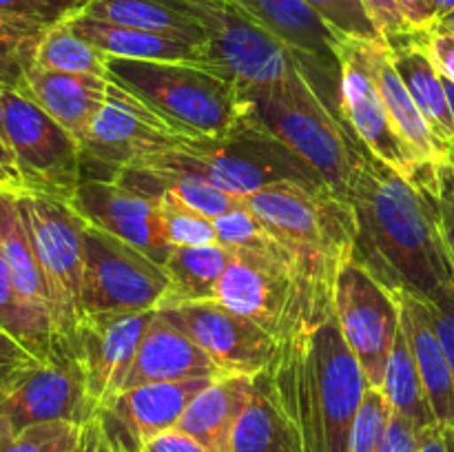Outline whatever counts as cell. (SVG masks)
<instances>
[{
    "label": "cell",
    "instance_id": "1",
    "mask_svg": "<svg viewBox=\"0 0 454 452\" xmlns=\"http://www.w3.org/2000/svg\"><path fill=\"white\" fill-rule=\"evenodd\" d=\"M437 164L415 177L390 168L359 144L348 189L362 261L390 291L430 300L454 277V264L437 220Z\"/></svg>",
    "mask_w": 454,
    "mask_h": 452
},
{
    "label": "cell",
    "instance_id": "2",
    "mask_svg": "<svg viewBox=\"0 0 454 452\" xmlns=\"http://www.w3.org/2000/svg\"><path fill=\"white\" fill-rule=\"evenodd\" d=\"M266 370L300 428L304 452H348L350 430L368 384L341 335L335 306L300 315L278 337Z\"/></svg>",
    "mask_w": 454,
    "mask_h": 452
},
{
    "label": "cell",
    "instance_id": "3",
    "mask_svg": "<svg viewBox=\"0 0 454 452\" xmlns=\"http://www.w3.org/2000/svg\"><path fill=\"white\" fill-rule=\"evenodd\" d=\"M248 208L291 257L304 308H333L337 275L355 255L357 239L348 199L326 186L286 182L248 195Z\"/></svg>",
    "mask_w": 454,
    "mask_h": 452
},
{
    "label": "cell",
    "instance_id": "4",
    "mask_svg": "<svg viewBox=\"0 0 454 452\" xmlns=\"http://www.w3.org/2000/svg\"><path fill=\"white\" fill-rule=\"evenodd\" d=\"M106 78L186 136H224L251 122L247 89L207 65L109 56Z\"/></svg>",
    "mask_w": 454,
    "mask_h": 452
},
{
    "label": "cell",
    "instance_id": "5",
    "mask_svg": "<svg viewBox=\"0 0 454 452\" xmlns=\"http://www.w3.org/2000/svg\"><path fill=\"white\" fill-rule=\"evenodd\" d=\"M247 96L253 105V122L309 164L331 193L348 199L359 142L313 78L300 75L286 84L247 89Z\"/></svg>",
    "mask_w": 454,
    "mask_h": 452
},
{
    "label": "cell",
    "instance_id": "6",
    "mask_svg": "<svg viewBox=\"0 0 454 452\" xmlns=\"http://www.w3.org/2000/svg\"><path fill=\"white\" fill-rule=\"evenodd\" d=\"M136 167H171L215 182L233 195L257 193L275 184L324 186L313 168L260 124L247 122L215 137L186 136L173 149L155 153Z\"/></svg>",
    "mask_w": 454,
    "mask_h": 452
},
{
    "label": "cell",
    "instance_id": "7",
    "mask_svg": "<svg viewBox=\"0 0 454 452\" xmlns=\"http://www.w3.org/2000/svg\"><path fill=\"white\" fill-rule=\"evenodd\" d=\"M47 288L58 353L78 350L84 310V224L69 202L38 193L16 195Z\"/></svg>",
    "mask_w": 454,
    "mask_h": 452
},
{
    "label": "cell",
    "instance_id": "8",
    "mask_svg": "<svg viewBox=\"0 0 454 452\" xmlns=\"http://www.w3.org/2000/svg\"><path fill=\"white\" fill-rule=\"evenodd\" d=\"M204 31L208 66L244 89L275 87L309 75L301 58L235 0H167Z\"/></svg>",
    "mask_w": 454,
    "mask_h": 452
},
{
    "label": "cell",
    "instance_id": "9",
    "mask_svg": "<svg viewBox=\"0 0 454 452\" xmlns=\"http://www.w3.org/2000/svg\"><path fill=\"white\" fill-rule=\"evenodd\" d=\"M171 292L164 264L133 244L84 224V310L87 317L160 310Z\"/></svg>",
    "mask_w": 454,
    "mask_h": 452
},
{
    "label": "cell",
    "instance_id": "10",
    "mask_svg": "<svg viewBox=\"0 0 454 452\" xmlns=\"http://www.w3.org/2000/svg\"><path fill=\"white\" fill-rule=\"evenodd\" d=\"M4 142L29 193L71 202L82 182V146L34 100L4 89Z\"/></svg>",
    "mask_w": 454,
    "mask_h": 452
},
{
    "label": "cell",
    "instance_id": "11",
    "mask_svg": "<svg viewBox=\"0 0 454 452\" xmlns=\"http://www.w3.org/2000/svg\"><path fill=\"white\" fill-rule=\"evenodd\" d=\"M372 43L377 40L341 38L340 56V93L337 105L346 129L355 140L406 177H415L428 164H421L395 129L386 102L377 84L372 66ZM386 43V40H384Z\"/></svg>",
    "mask_w": 454,
    "mask_h": 452
},
{
    "label": "cell",
    "instance_id": "12",
    "mask_svg": "<svg viewBox=\"0 0 454 452\" xmlns=\"http://www.w3.org/2000/svg\"><path fill=\"white\" fill-rule=\"evenodd\" d=\"M333 306L341 335L357 357L366 384L381 388L402 326L397 297L362 261L350 257L337 275Z\"/></svg>",
    "mask_w": 454,
    "mask_h": 452
},
{
    "label": "cell",
    "instance_id": "13",
    "mask_svg": "<svg viewBox=\"0 0 454 452\" xmlns=\"http://www.w3.org/2000/svg\"><path fill=\"white\" fill-rule=\"evenodd\" d=\"M184 137L186 133L177 131L133 93L109 80L105 106L82 144V171L98 164L114 177L120 168L136 167L151 155L173 149Z\"/></svg>",
    "mask_w": 454,
    "mask_h": 452
},
{
    "label": "cell",
    "instance_id": "14",
    "mask_svg": "<svg viewBox=\"0 0 454 452\" xmlns=\"http://www.w3.org/2000/svg\"><path fill=\"white\" fill-rule=\"evenodd\" d=\"M213 300L253 319L275 339L304 310L301 288L291 261L251 251H233V260L226 266Z\"/></svg>",
    "mask_w": 454,
    "mask_h": 452
},
{
    "label": "cell",
    "instance_id": "15",
    "mask_svg": "<svg viewBox=\"0 0 454 452\" xmlns=\"http://www.w3.org/2000/svg\"><path fill=\"white\" fill-rule=\"evenodd\" d=\"M100 406L91 397L80 357L58 353L49 362L31 368L0 399V430L18 433L27 425L47 421L87 424Z\"/></svg>",
    "mask_w": 454,
    "mask_h": 452
},
{
    "label": "cell",
    "instance_id": "16",
    "mask_svg": "<svg viewBox=\"0 0 454 452\" xmlns=\"http://www.w3.org/2000/svg\"><path fill=\"white\" fill-rule=\"evenodd\" d=\"M160 313L189 335L226 375H257L270 366L278 339L253 319L215 300L180 301Z\"/></svg>",
    "mask_w": 454,
    "mask_h": 452
},
{
    "label": "cell",
    "instance_id": "17",
    "mask_svg": "<svg viewBox=\"0 0 454 452\" xmlns=\"http://www.w3.org/2000/svg\"><path fill=\"white\" fill-rule=\"evenodd\" d=\"M211 381V377H198L122 390L106 399L98 415L120 452H142L155 437L180 424L189 403Z\"/></svg>",
    "mask_w": 454,
    "mask_h": 452
},
{
    "label": "cell",
    "instance_id": "18",
    "mask_svg": "<svg viewBox=\"0 0 454 452\" xmlns=\"http://www.w3.org/2000/svg\"><path fill=\"white\" fill-rule=\"evenodd\" d=\"M69 204L87 224L133 244L160 264L171 255L173 246L164 235L162 211L155 198L106 177H82Z\"/></svg>",
    "mask_w": 454,
    "mask_h": 452
},
{
    "label": "cell",
    "instance_id": "19",
    "mask_svg": "<svg viewBox=\"0 0 454 452\" xmlns=\"http://www.w3.org/2000/svg\"><path fill=\"white\" fill-rule=\"evenodd\" d=\"M266 29L282 38L304 62L328 105L340 113V56L337 49L344 35L326 25L304 0H235Z\"/></svg>",
    "mask_w": 454,
    "mask_h": 452
},
{
    "label": "cell",
    "instance_id": "20",
    "mask_svg": "<svg viewBox=\"0 0 454 452\" xmlns=\"http://www.w3.org/2000/svg\"><path fill=\"white\" fill-rule=\"evenodd\" d=\"M158 310L114 313L87 317L80 331L78 350L87 386L98 406L122 390L137 348Z\"/></svg>",
    "mask_w": 454,
    "mask_h": 452
},
{
    "label": "cell",
    "instance_id": "21",
    "mask_svg": "<svg viewBox=\"0 0 454 452\" xmlns=\"http://www.w3.org/2000/svg\"><path fill=\"white\" fill-rule=\"evenodd\" d=\"M226 372L158 310L151 322L133 366L124 379L122 390L146 384H167V381L198 379V377H224ZM120 390V393H122Z\"/></svg>",
    "mask_w": 454,
    "mask_h": 452
},
{
    "label": "cell",
    "instance_id": "22",
    "mask_svg": "<svg viewBox=\"0 0 454 452\" xmlns=\"http://www.w3.org/2000/svg\"><path fill=\"white\" fill-rule=\"evenodd\" d=\"M395 297L434 421L443 428H454V372L434 326L428 300L411 291H397Z\"/></svg>",
    "mask_w": 454,
    "mask_h": 452
},
{
    "label": "cell",
    "instance_id": "23",
    "mask_svg": "<svg viewBox=\"0 0 454 452\" xmlns=\"http://www.w3.org/2000/svg\"><path fill=\"white\" fill-rule=\"evenodd\" d=\"M18 93L34 100L44 113L62 124L82 146L91 131L93 120L106 102L109 78L58 74V71L31 66Z\"/></svg>",
    "mask_w": 454,
    "mask_h": 452
},
{
    "label": "cell",
    "instance_id": "24",
    "mask_svg": "<svg viewBox=\"0 0 454 452\" xmlns=\"http://www.w3.org/2000/svg\"><path fill=\"white\" fill-rule=\"evenodd\" d=\"M253 377L224 375L213 379L189 403L176 430L189 434L207 452H233L235 428L251 401Z\"/></svg>",
    "mask_w": 454,
    "mask_h": 452
},
{
    "label": "cell",
    "instance_id": "25",
    "mask_svg": "<svg viewBox=\"0 0 454 452\" xmlns=\"http://www.w3.org/2000/svg\"><path fill=\"white\" fill-rule=\"evenodd\" d=\"M67 25L96 44L111 58H129V60H158V62H195L208 66V53L204 44L189 40L168 38V35L151 34V31L133 29V27L114 25L89 13L78 12L67 18Z\"/></svg>",
    "mask_w": 454,
    "mask_h": 452
},
{
    "label": "cell",
    "instance_id": "26",
    "mask_svg": "<svg viewBox=\"0 0 454 452\" xmlns=\"http://www.w3.org/2000/svg\"><path fill=\"white\" fill-rule=\"evenodd\" d=\"M388 49L399 78L406 84L415 105L419 106L430 131L434 133V137L443 146H448L454 142L450 100H448L442 71L437 69L430 53L426 51L424 43H421V34L412 31V34L402 35V38L388 43Z\"/></svg>",
    "mask_w": 454,
    "mask_h": 452
},
{
    "label": "cell",
    "instance_id": "27",
    "mask_svg": "<svg viewBox=\"0 0 454 452\" xmlns=\"http://www.w3.org/2000/svg\"><path fill=\"white\" fill-rule=\"evenodd\" d=\"M233 452H304L300 428L284 408L269 370L253 377V393L233 434Z\"/></svg>",
    "mask_w": 454,
    "mask_h": 452
},
{
    "label": "cell",
    "instance_id": "28",
    "mask_svg": "<svg viewBox=\"0 0 454 452\" xmlns=\"http://www.w3.org/2000/svg\"><path fill=\"white\" fill-rule=\"evenodd\" d=\"M372 66H375L381 97H384L386 109H388L399 136L411 146V151L421 164H442L446 158V146L430 131L419 106L415 105L406 84L399 78L393 58H390L388 43H384V40L372 43Z\"/></svg>",
    "mask_w": 454,
    "mask_h": 452
},
{
    "label": "cell",
    "instance_id": "29",
    "mask_svg": "<svg viewBox=\"0 0 454 452\" xmlns=\"http://www.w3.org/2000/svg\"><path fill=\"white\" fill-rule=\"evenodd\" d=\"M0 255H3L9 273H12L13 284H16L22 300L35 313L51 322L43 270H40L38 257H35L25 222H22L16 195L12 193H4L0 199Z\"/></svg>",
    "mask_w": 454,
    "mask_h": 452
},
{
    "label": "cell",
    "instance_id": "30",
    "mask_svg": "<svg viewBox=\"0 0 454 452\" xmlns=\"http://www.w3.org/2000/svg\"><path fill=\"white\" fill-rule=\"evenodd\" d=\"M82 12L114 25L133 27L207 47L204 31L198 22L167 0H91Z\"/></svg>",
    "mask_w": 454,
    "mask_h": 452
},
{
    "label": "cell",
    "instance_id": "31",
    "mask_svg": "<svg viewBox=\"0 0 454 452\" xmlns=\"http://www.w3.org/2000/svg\"><path fill=\"white\" fill-rule=\"evenodd\" d=\"M231 260L233 251L222 244L173 248L164 260V269L171 277V292L160 308L180 301L213 300Z\"/></svg>",
    "mask_w": 454,
    "mask_h": 452
},
{
    "label": "cell",
    "instance_id": "32",
    "mask_svg": "<svg viewBox=\"0 0 454 452\" xmlns=\"http://www.w3.org/2000/svg\"><path fill=\"white\" fill-rule=\"evenodd\" d=\"M381 390L388 397L395 415L406 417L408 421L417 425V430L437 424L403 326H399L397 337H395Z\"/></svg>",
    "mask_w": 454,
    "mask_h": 452
},
{
    "label": "cell",
    "instance_id": "33",
    "mask_svg": "<svg viewBox=\"0 0 454 452\" xmlns=\"http://www.w3.org/2000/svg\"><path fill=\"white\" fill-rule=\"evenodd\" d=\"M0 328L25 346L40 362H49L58 355L56 335L47 317L35 313L20 297L12 273L0 255Z\"/></svg>",
    "mask_w": 454,
    "mask_h": 452
},
{
    "label": "cell",
    "instance_id": "34",
    "mask_svg": "<svg viewBox=\"0 0 454 452\" xmlns=\"http://www.w3.org/2000/svg\"><path fill=\"white\" fill-rule=\"evenodd\" d=\"M106 65L109 56L96 44L75 34L65 20L51 25L43 35L35 65L40 69L58 71V74H78V75H100L106 78Z\"/></svg>",
    "mask_w": 454,
    "mask_h": 452
},
{
    "label": "cell",
    "instance_id": "35",
    "mask_svg": "<svg viewBox=\"0 0 454 452\" xmlns=\"http://www.w3.org/2000/svg\"><path fill=\"white\" fill-rule=\"evenodd\" d=\"M47 25L0 13V87L18 91L35 65Z\"/></svg>",
    "mask_w": 454,
    "mask_h": 452
},
{
    "label": "cell",
    "instance_id": "36",
    "mask_svg": "<svg viewBox=\"0 0 454 452\" xmlns=\"http://www.w3.org/2000/svg\"><path fill=\"white\" fill-rule=\"evenodd\" d=\"M213 224H215L217 244L231 248V251L262 253V255L284 257V260L291 261L282 244L270 235V230L262 224L260 217L248 208V199L242 207L215 217Z\"/></svg>",
    "mask_w": 454,
    "mask_h": 452
},
{
    "label": "cell",
    "instance_id": "37",
    "mask_svg": "<svg viewBox=\"0 0 454 452\" xmlns=\"http://www.w3.org/2000/svg\"><path fill=\"white\" fill-rule=\"evenodd\" d=\"M155 199L160 202V211H162L164 235L173 248L217 244L215 224L211 217L202 215L171 193H162Z\"/></svg>",
    "mask_w": 454,
    "mask_h": 452
},
{
    "label": "cell",
    "instance_id": "38",
    "mask_svg": "<svg viewBox=\"0 0 454 452\" xmlns=\"http://www.w3.org/2000/svg\"><path fill=\"white\" fill-rule=\"evenodd\" d=\"M80 430L82 425L71 421H47L18 433L0 430V452H74Z\"/></svg>",
    "mask_w": 454,
    "mask_h": 452
},
{
    "label": "cell",
    "instance_id": "39",
    "mask_svg": "<svg viewBox=\"0 0 454 452\" xmlns=\"http://www.w3.org/2000/svg\"><path fill=\"white\" fill-rule=\"evenodd\" d=\"M393 415V406L384 390L368 386L350 430L348 452H381Z\"/></svg>",
    "mask_w": 454,
    "mask_h": 452
},
{
    "label": "cell",
    "instance_id": "40",
    "mask_svg": "<svg viewBox=\"0 0 454 452\" xmlns=\"http://www.w3.org/2000/svg\"><path fill=\"white\" fill-rule=\"evenodd\" d=\"M304 3L344 38L384 40L368 18L362 0H304Z\"/></svg>",
    "mask_w": 454,
    "mask_h": 452
},
{
    "label": "cell",
    "instance_id": "41",
    "mask_svg": "<svg viewBox=\"0 0 454 452\" xmlns=\"http://www.w3.org/2000/svg\"><path fill=\"white\" fill-rule=\"evenodd\" d=\"M0 13L51 27L78 13V9L67 4L65 0H0Z\"/></svg>",
    "mask_w": 454,
    "mask_h": 452
},
{
    "label": "cell",
    "instance_id": "42",
    "mask_svg": "<svg viewBox=\"0 0 454 452\" xmlns=\"http://www.w3.org/2000/svg\"><path fill=\"white\" fill-rule=\"evenodd\" d=\"M38 357L29 353L22 344H18L12 335L0 328V386L12 390L31 368L40 366Z\"/></svg>",
    "mask_w": 454,
    "mask_h": 452
},
{
    "label": "cell",
    "instance_id": "43",
    "mask_svg": "<svg viewBox=\"0 0 454 452\" xmlns=\"http://www.w3.org/2000/svg\"><path fill=\"white\" fill-rule=\"evenodd\" d=\"M362 4L386 43L412 34L397 0H362Z\"/></svg>",
    "mask_w": 454,
    "mask_h": 452
},
{
    "label": "cell",
    "instance_id": "44",
    "mask_svg": "<svg viewBox=\"0 0 454 452\" xmlns=\"http://www.w3.org/2000/svg\"><path fill=\"white\" fill-rule=\"evenodd\" d=\"M428 304L430 310H433L434 326H437V332L442 337V344L446 348L454 372V277L437 295L430 297Z\"/></svg>",
    "mask_w": 454,
    "mask_h": 452
},
{
    "label": "cell",
    "instance_id": "45",
    "mask_svg": "<svg viewBox=\"0 0 454 452\" xmlns=\"http://www.w3.org/2000/svg\"><path fill=\"white\" fill-rule=\"evenodd\" d=\"M419 34L426 51L430 53L443 78L454 82V34L439 29V27H430V29L419 31Z\"/></svg>",
    "mask_w": 454,
    "mask_h": 452
},
{
    "label": "cell",
    "instance_id": "46",
    "mask_svg": "<svg viewBox=\"0 0 454 452\" xmlns=\"http://www.w3.org/2000/svg\"><path fill=\"white\" fill-rule=\"evenodd\" d=\"M417 443H419L417 425L408 421L406 417L393 415L381 452H417Z\"/></svg>",
    "mask_w": 454,
    "mask_h": 452
},
{
    "label": "cell",
    "instance_id": "47",
    "mask_svg": "<svg viewBox=\"0 0 454 452\" xmlns=\"http://www.w3.org/2000/svg\"><path fill=\"white\" fill-rule=\"evenodd\" d=\"M74 452H120V450L115 448V443L111 441L100 415H93L87 424H82L78 446H75Z\"/></svg>",
    "mask_w": 454,
    "mask_h": 452
},
{
    "label": "cell",
    "instance_id": "48",
    "mask_svg": "<svg viewBox=\"0 0 454 452\" xmlns=\"http://www.w3.org/2000/svg\"><path fill=\"white\" fill-rule=\"evenodd\" d=\"M411 31H426L437 22L434 0H397Z\"/></svg>",
    "mask_w": 454,
    "mask_h": 452
},
{
    "label": "cell",
    "instance_id": "49",
    "mask_svg": "<svg viewBox=\"0 0 454 452\" xmlns=\"http://www.w3.org/2000/svg\"><path fill=\"white\" fill-rule=\"evenodd\" d=\"M434 202H437V220L439 229H442L443 242H446L448 253H450V260L454 264V195L443 191L437 182V189H434Z\"/></svg>",
    "mask_w": 454,
    "mask_h": 452
},
{
    "label": "cell",
    "instance_id": "50",
    "mask_svg": "<svg viewBox=\"0 0 454 452\" xmlns=\"http://www.w3.org/2000/svg\"><path fill=\"white\" fill-rule=\"evenodd\" d=\"M145 452H207L200 446L195 439H191L189 434L180 433V430H167L160 437H155L149 446L145 448Z\"/></svg>",
    "mask_w": 454,
    "mask_h": 452
},
{
    "label": "cell",
    "instance_id": "51",
    "mask_svg": "<svg viewBox=\"0 0 454 452\" xmlns=\"http://www.w3.org/2000/svg\"><path fill=\"white\" fill-rule=\"evenodd\" d=\"M417 452H454V428L433 424L419 430Z\"/></svg>",
    "mask_w": 454,
    "mask_h": 452
},
{
    "label": "cell",
    "instance_id": "52",
    "mask_svg": "<svg viewBox=\"0 0 454 452\" xmlns=\"http://www.w3.org/2000/svg\"><path fill=\"white\" fill-rule=\"evenodd\" d=\"M437 182L443 191L454 195V142L446 146V158L437 164Z\"/></svg>",
    "mask_w": 454,
    "mask_h": 452
},
{
    "label": "cell",
    "instance_id": "53",
    "mask_svg": "<svg viewBox=\"0 0 454 452\" xmlns=\"http://www.w3.org/2000/svg\"><path fill=\"white\" fill-rule=\"evenodd\" d=\"M0 193L20 195V193H29V191H27L25 182H22V177L18 175L16 171L0 167Z\"/></svg>",
    "mask_w": 454,
    "mask_h": 452
},
{
    "label": "cell",
    "instance_id": "54",
    "mask_svg": "<svg viewBox=\"0 0 454 452\" xmlns=\"http://www.w3.org/2000/svg\"><path fill=\"white\" fill-rule=\"evenodd\" d=\"M0 167L12 168V171H16V160H13L12 149H9L7 142H4V140H0Z\"/></svg>",
    "mask_w": 454,
    "mask_h": 452
},
{
    "label": "cell",
    "instance_id": "55",
    "mask_svg": "<svg viewBox=\"0 0 454 452\" xmlns=\"http://www.w3.org/2000/svg\"><path fill=\"white\" fill-rule=\"evenodd\" d=\"M433 27H439V29H443V31H450V34H454V9L450 13H446V16H442L439 18L437 22H434Z\"/></svg>",
    "mask_w": 454,
    "mask_h": 452
},
{
    "label": "cell",
    "instance_id": "56",
    "mask_svg": "<svg viewBox=\"0 0 454 452\" xmlns=\"http://www.w3.org/2000/svg\"><path fill=\"white\" fill-rule=\"evenodd\" d=\"M454 9V0H434V12H437V20Z\"/></svg>",
    "mask_w": 454,
    "mask_h": 452
},
{
    "label": "cell",
    "instance_id": "57",
    "mask_svg": "<svg viewBox=\"0 0 454 452\" xmlns=\"http://www.w3.org/2000/svg\"><path fill=\"white\" fill-rule=\"evenodd\" d=\"M3 122H4V89L0 87V140H4Z\"/></svg>",
    "mask_w": 454,
    "mask_h": 452
},
{
    "label": "cell",
    "instance_id": "58",
    "mask_svg": "<svg viewBox=\"0 0 454 452\" xmlns=\"http://www.w3.org/2000/svg\"><path fill=\"white\" fill-rule=\"evenodd\" d=\"M446 82V91H448V100H450V109H452V118H454V82H450L448 78H443Z\"/></svg>",
    "mask_w": 454,
    "mask_h": 452
},
{
    "label": "cell",
    "instance_id": "59",
    "mask_svg": "<svg viewBox=\"0 0 454 452\" xmlns=\"http://www.w3.org/2000/svg\"><path fill=\"white\" fill-rule=\"evenodd\" d=\"M67 4H71V7L74 9H78V12H82L84 7H87L89 3H91V0H65Z\"/></svg>",
    "mask_w": 454,
    "mask_h": 452
},
{
    "label": "cell",
    "instance_id": "60",
    "mask_svg": "<svg viewBox=\"0 0 454 452\" xmlns=\"http://www.w3.org/2000/svg\"><path fill=\"white\" fill-rule=\"evenodd\" d=\"M4 393H7V388H4V386H0V399L4 397Z\"/></svg>",
    "mask_w": 454,
    "mask_h": 452
},
{
    "label": "cell",
    "instance_id": "61",
    "mask_svg": "<svg viewBox=\"0 0 454 452\" xmlns=\"http://www.w3.org/2000/svg\"><path fill=\"white\" fill-rule=\"evenodd\" d=\"M3 195H4V193H0V199H3Z\"/></svg>",
    "mask_w": 454,
    "mask_h": 452
},
{
    "label": "cell",
    "instance_id": "62",
    "mask_svg": "<svg viewBox=\"0 0 454 452\" xmlns=\"http://www.w3.org/2000/svg\"><path fill=\"white\" fill-rule=\"evenodd\" d=\"M142 452H145V450H142Z\"/></svg>",
    "mask_w": 454,
    "mask_h": 452
}]
</instances>
